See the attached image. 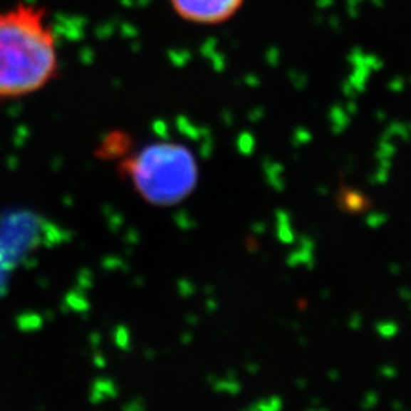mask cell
Wrapping results in <instances>:
<instances>
[{
	"label": "cell",
	"instance_id": "6da1fadb",
	"mask_svg": "<svg viewBox=\"0 0 411 411\" xmlns=\"http://www.w3.org/2000/svg\"><path fill=\"white\" fill-rule=\"evenodd\" d=\"M58 72V43L46 9L29 2L0 9V101L38 93Z\"/></svg>",
	"mask_w": 411,
	"mask_h": 411
},
{
	"label": "cell",
	"instance_id": "7a4b0ae2",
	"mask_svg": "<svg viewBox=\"0 0 411 411\" xmlns=\"http://www.w3.org/2000/svg\"><path fill=\"white\" fill-rule=\"evenodd\" d=\"M122 177L137 195L154 206H175L191 195L199 180L194 151L182 142L157 140L119 163Z\"/></svg>",
	"mask_w": 411,
	"mask_h": 411
},
{
	"label": "cell",
	"instance_id": "3957f363",
	"mask_svg": "<svg viewBox=\"0 0 411 411\" xmlns=\"http://www.w3.org/2000/svg\"><path fill=\"white\" fill-rule=\"evenodd\" d=\"M177 17L199 26L224 25L235 17L246 0H168Z\"/></svg>",
	"mask_w": 411,
	"mask_h": 411
}]
</instances>
